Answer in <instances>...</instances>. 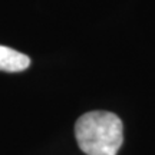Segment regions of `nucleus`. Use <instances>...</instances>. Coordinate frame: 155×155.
Returning a JSON list of instances; mask_svg holds the SVG:
<instances>
[{
    "mask_svg": "<svg viewBox=\"0 0 155 155\" xmlns=\"http://www.w3.org/2000/svg\"><path fill=\"white\" fill-rule=\"evenodd\" d=\"M75 137L86 155H116L124 142V125L114 112L91 111L76 121Z\"/></svg>",
    "mask_w": 155,
    "mask_h": 155,
    "instance_id": "f257e3e1",
    "label": "nucleus"
},
{
    "mask_svg": "<svg viewBox=\"0 0 155 155\" xmlns=\"http://www.w3.org/2000/svg\"><path fill=\"white\" fill-rule=\"evenodd\" d=\"M30 65V58L22 52L0 45V71L3 72H22Z\"/></svg>",
    "mask_w": 155,
    "mask_h": 155,
    "instance_id": "f03ea898",
    "label": "nucleus"
}]
</instances>
